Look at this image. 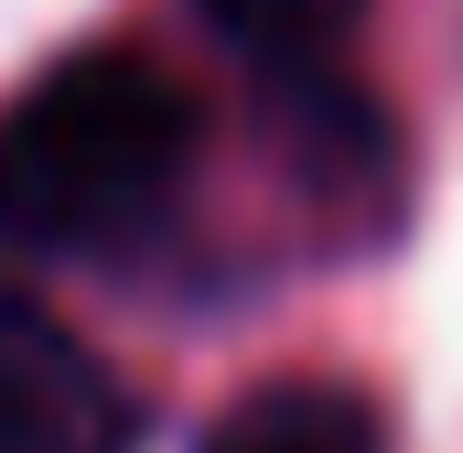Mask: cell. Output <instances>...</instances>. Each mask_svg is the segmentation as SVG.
Instances as JSON below:
<instances>
[{"label": "cell", "mask_w": 463, "mask_h": 453, "mask_svg": "<svg viewBox=\"0 0 463 453\" xmlns=\"http://www.w3.org/2000/svg\"><path fill=\"white\" fill-rule=\"evenodd\" d=\"M194 98L151 65L87 43L11 87L0 109V237L22 259H118L184 206Z\"/></svg>", "instance_id": "obj_1"}, {"label": "cell", "mask_w": 463, "mask_h": 453, "mask_svg": "<svg viewBox=\"0 0 463 453\" xmlns=\"http://www.w3.org/2000/svg\"><path fill=\"white\" fill-rule=\"evenodd\" d=\"M194 11L269 98H291L313 119L355 109L345 65H355V33H366V0H194Z\"/></svg>", "instance_id": "obj_3"}, {"label": "cell", "mask_w": 463, "mask_h": 453, "mask_svg": "<svg viewBox=\"0 0 463 453\" xmlns=\"http://www.w3.org/2000/svg\"><path fill=\"white\" fill-rule=\"evenodd\" d=\"M194 453H388V443H377V410L355 389H335V378H269L237 410H216V432Z\"/></svg>", "instance_id": "obj_4"}, {"label": "cell", "mask_w": 463, "mask_h": 453, "mask_svg": "<svg viewBox=\"0 0 463 453\" xmlns=\"http://www.w3.org/2000/svg\"><path fill=\"white\" fill-rule=\"evenodd\" d=\"M140 400L87 356L76 324H54L22 281H0V453H129Z\"/></svg>", "instance_id": "obj_2"}]
</instances>
